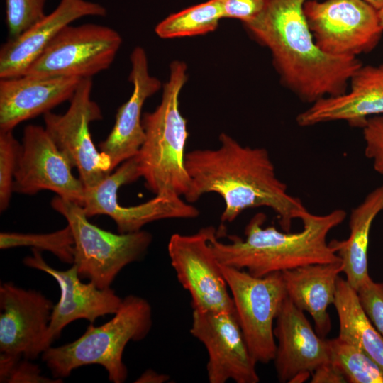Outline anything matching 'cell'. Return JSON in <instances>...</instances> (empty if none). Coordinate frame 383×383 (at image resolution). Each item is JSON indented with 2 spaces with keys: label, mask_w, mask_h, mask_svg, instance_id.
<instances>
[{
  "label": "cell",
  "mask_w": 383,
  "mask_h": 383,
  "mask_svg": "<svg viewBox=\"0 0 383 383\" xmlns=\"http://www.w3.org/2000/svg\"><path fill=\"white\" fill-rule=\"evenodd\" d=\"M170 377L165 374L158 373L149 369L145 370L135 382L139 383H163L169 381Z\"/></svg>",
  "instance_id": "e575fe53"
},
{
  "label": "cell",
  "mask_w": 383,
  "mask_h": 383,
  "mask_svg": "<svg viewBox=\"0 0 383 383\" xmlns=\"http://www.w3.org/2000/svg\"><path fill=\"white\" fill-rule=\"evenodd\" d=\"M311 377V383H348L343 374L331 360L319 365Z\"/></svg>",
  "instance_id": "836d02e7"
},
{
  "label": "cell",
  "mask_w": 383,
  "mask_h": 383,
  "mask_svg": "<svg viewBox=\"0 0 383 383\" xmlns=\"http://www.w3.org/2000/svg\"><path fill=\"white\" fill-rule=\"evenodd\" d=\"M190 333L208 354L210 383H257V363L252 356L235 312L193 310Z\"/></svg>",
  "instance_id": "5bb4252c"
},
{
  "label": "cell",
  "mask_w": 383,
  "mask_h": 383,
  "mask_svg": "<svg viewBox=\"0 0 383 383\" xmlns=\"http://www.w3.org/2000/svg\"><path fill=\"white\" fill-rule=\"evenodd\" d=\"M152 311L149 302L136 295H128L118 310L104 324L90 323L85 332L75 340L50 346L42 354V360L57 379L69 377L80 367L102 366L109 380L123 383L128 377V369L123 354L130 341H140L150 333Z\"/></svg>",
  "instance_id": "5b68a950"
},
{
  "label": "cell",
  "mask_w": 383,
  "mask_h": 383,
  "mask_svg": "<svg viewBox=\"0 0 383 383\" xmlns=\"http://www.w3.org/2000/svg\"><path fill=\"white\" fill-rule=\"evenodd\" d=\"M223 18L218 0H207L174 13L155 27L161 38L170 39L201 35L214 31Z\"/></svg>",
  "instance_id": "d4e9b609"
},
{
  "label": "cell",
  "mask_w": 383,
  "mask_h": 383,
  "mask_svg": "<svg viewBox=\"0 0 383 383\" xmlns=\"http://www.w3.org/2000/svg\"></svg>",
  "instance_id": "74e56055"
},
{
  "label": "cell",
  "mask_w": 383,
  "mask_h": 383,
  "mask_svg": "<svg viewBox=\"0 0 383 383\" xmlns=\"http://www.w3.org/2000/svg\"><path fill=\"white\" fill-rule=\"evenodd\" d=\"M350 90L318 99L296 118L299 126L343 121L362 128L372 116H383V65L361 66L352 77Z\"/></svg>",
  "instance_id": "ffe728a7"
},
{
  "label": "cell",
  "mask_w": 383,
  "mask_h": 383,
  "mask_svg": "<svg viewBox=\"0 0 383 383\" xmlns=\"http://www.w3.org/2000/svg\"><path fill=\"white\" fill-rule=\"evenodd\" d=\"M82 79L30 74L1 79L0 131H12L23 121L70 100Z\"/></svg>",
  "instance_id": "d6986e66"
},
{
  "label": "cell",
  "mask_w": 383,
  "mask_h": 383,
  "mask_svg": "<svg viewBox=\"0 0 383 383\" xmlns=\"http://www.w3.org/2000/svg\"><path fill=\"white\" fill-rule=\"evenodd\" d=\"M219 141L218 148L186 153L191 180L186 201L192 204L205 194H218L225 204L223 223L234 221L247 209L267 207L275 213L282 231H291L292 221L308 210L277 177L268 151L242 145L226 133L219 135Z\"/></svg>",
  "instance_id": "6da1fadb"
},
{
  "label": "cell",
  "mask_w": 383,
  "mask_h": 383,
  "mask_svg": "<svg viewBox=\"0 0 383 383\" xmlns=\"http://www.w3.org/2000/svg\"><path fill=\"white\" fill-rule=\"evenodd\" d=\"M122 44L114 29L85 23L65 27L24 74L91 78L107 70Z\"/></svg>",
  "instance_id": "ba28073f"
},
{
  "label": "cell",
  "mask_w": 383,
  "mask_h": 383,
  "mask_svg": "<svg viewBox=\"0 0 383 383\" xmlns=\"http://www.w3.org/2000/svg\"><path fill=\"white\" fill-rule=\"evenodd\" d=\"M29 359L0 353V382L9 383H60L62 379L43 376Z\"/></svg>",
  "instance_id": "f546056e"
},
{
  "label": "cell",
  "mask_w": 383,
  "mask_h": 383,
  "mask_svg": "<svg viewBox=\"0 0 383 383\" xmlns=\"http://www.w3.org/2000/svg\"><path fill=\"white\" fill-rule=\"evenodd\" d=\"M21 144L12 131H0V210L9 206L13 192L14 174L16 170Z\"/></svg>",
  "instance_id": "83f0119b"
},
{
  "label": "cell",
  "mask_w": 383,
  "mask_h": 383,
  "mask_svg": "<svg viewBox=\"0 0 383 383\" xmlns=\"http://www.w3.org/2000/svg\"><path fill=\"white\" fill-rule=\"evenodd\" d=\"M333 304L339 321L338 337L363 350L383 369V336L365 313L357 291L340 277Z\"/></svg>",
  "instance_id": "cb8c5ba5"
},
{
  "label": "cell",
  "mask_w": 383,
  "mask_h": 383,
  "mask_svg": "<svg viewBox=\"0 0 383 383\" xmlns=\"http://www.w3.org/2000/svg\"><path fill=\"white\" fill-rule=\"evenodd\" d=\"M72 165L45 127L24 128L13 181V192L28 195L42 190L82 206L84 186L72 172Z\"/></svg>",
  "instance_id": "4fadbf2b"
},
{
  "label": "cell",
  "mask_w": 383,
  "mask_h": 383,
  "mask_svg": "<svg viewBox=\"0 0 383 383\" xmlns=\"http://www.w3.org/2000/svg\"><path fill=\"white\" fill-rule=\"evenodd\" d=\"M221 269L252 356L262 364L273 361L276 350L273 324L287 296L282 272L255 277L245 270L222 264Z\"/></svg>",
  "instance_id": "52a82bcc"
},
{
  "label": "cell",
  "mask_w": 383,
  "mask_h": 383,
  "mask_svg": "<svg viewBox=\"0 0 383 383\" xmlns=\"http://www.w3.org/2000/svg\"><path fill=\"white\" fill-rule=\"evenodd\" d=\"M214 229L209 226L191 235L172 234L168 255L179 282L191 296L193 310L235 312L221 264L210 245Z\"/></svg>",
  "instance_id": "7c38bea8"
},
{
  "label": "cell",
  "mask_w": 383,
  "mask_h": 383,
  "mask_svg": "<svg viewBox=\"0 0 383 383\" xmlns=\"http://www.w3.org/2000/svg\"><path fill=\"white\" fill-rule=\"evenodd\" d=\"M54 304L40 292L0 285V353L29 360L42 353Z\"/></svg>",
  "instance_id": "2e32d148"
},
{
  "label": "cell",
  "mask_w": 383,
  "mask_h": 383,
  "mask_svg": "<svg viewBox=\"0 0 383 383\" xmlns=\"http://www.w3.org/2000/svg\"><path fill=\"white\" fill-rule=\"evenodd\" d=\"M131 70L128 80L133 91L118 109L114 126L107 138L99 144L100 151L111 162V172L119 165L135 157L145 138L142 109L145 101L157 92L162 84L148 70L145 50L135 47L130 56Z\"/></svg>",
  "instance_id": "ac0fdd59"
},
{
  "label": "cell",
  "mask_w": 383,
  "mask_h": 383,
  "mask_svg": "<svg viewBox=\"0 0 383 383\" xmlns=\"http://www.w3.org/2000/svg\"><path fill=\"white\" fill-rule=\"evenodd\" d=\"M347 213L337 209L322 215L306 212L301 221L302 230L280 231L273 226L264 227L265 213H256L245 228V238L228 235L230 240H218L216 229L210 245L218 262L245 270L255 277H264L299 267L341 261L327 242L328 233L341 224Z\"/></svg>",
  "instance_id": "3957f363"
},
{
  "label": "cell",
  "mask_w": 383,
  "mask_h": 383,
  "mask_svg": "<svg viewBox=\"0 0 383 383\" xmlns=\"http://www.w3.org/2000/svg\"><path fill=\"white\" fill-rule=\"evenodd\" d=\"M31 250L32 255L23 259L24 265L50 275L60 289V299L53 306L49 326L40 346L42 353L74 321L85 319L94 323L98 318L113 315L118 310L123 299L111 287L101 289L89 281L84 283L76 265H72L66 270H56L45 261L40 250Z\"/></svg>",
  "instance_id": "9a60e30c"
},
{
  "label": "cell",
  "mask_w": 383,
  "mask_h": 383,
  "mask_svg": "<svg viewBox=\"0 0 383 383\" xmlns=\"http://www.w3.org/2000/svg\"><path fill=\"white\" fill-rule=\"evenodd\" d=\"M51 205L71 228L74 249L72 265L77 267L79 277L101 289L111 287L125 267L143 257L152 243V234L145 231L116 234L99 228L89 221L81 205L59 196Z\"/></svg>",
  "instance_id": "8992f818"
},
{
  "label": "cell",
  "mask_w": 383,
  "mask_h": 383,
  "mask_svg": "<svg viewBox=\"0 0 383 383\" xmlns=\"http://www.w3.org/2000/svg\"><path fill=\"white\" fill-rule=\"evenodd\" d=\"M100 4L87 0H60L48 15L0 49V79L23 75L55 37L67 26L84 16H106Z\"/></svg>",
  "instance_id": "44dd1931"
},
{
  "label": "cell",
  "mask_w": 383,
  "mask_h": 383,
  "mask_svg": "<svg viewBox=\"0 0 383 383\" xmlns=\"http://www.w3.org/2000/svg\"><path fill=\"white\" fill-rule=\"evenodd\" d=\"M46 0H6V21L9 39L21 35L45 13Z\"/></svg>",
  "instance_id": "f1b7e54d"
},
{
  "label": "cell",
  "mask_w": 383,
  "mask_h": 383,
  "mask_svg": "<svg viewBox=\"0 0 383 383\" xmlns=\"http://www.w3.org/2000/svg\"><path fill=\"white\" fill-rule=\"evenodd\" d=\"M304 9L315 42L332 55L367 52L383 32L378 11L363 0H308Z\"/></svg>",
  "instance_id": "30bf717a"
},
{
  "label": "cell",
  "mask_w": 383,
  "mask_h": 383,
  "mask_svg": "<svg viewBox=\"0 0 383 383\" xmlns=\"http://www.w3.org/2000/svg\"><path fill=\"white\" fill-rule=\"evenodd\" d=\"M362 128L365 155L374 170L383 175V116L369 118Z\"/></svg>",
  "instance_id": "1f68e13d"
},
{
  "label": "cell",
  "mask_w": 383,
  "mask_h": 383,
  "mask_svg": "<svg viewBox=\"0 0 383 383\" xmlns=\"http://www.w3.org/2000/svg\"><path fill=\"white\" fill-rule=\"evenodd\" d=\"M342 262L311 264L282 272L287 294L293 304L312 317L317 334L331 329L328 308L333 304Z\"/></svg>",
  "instance_id": "7402d4cb"
},
{
  "label": "cell",
  "mask_w": 383,
  "mask_h": 383,
  "mask_svg": "<svg viewBox=\"0 0 383 383\" xmlns=\"http://www.w3.org/2000/svg\"><path fill=\"white\" fill-rule=\"evenodd\" d=\"M31 247L40 251L45 250L55 255L60 261L73 264L74 238L70 227L48 233H22L1 232L0 248L5 250L16 247Z\"/></svg>",
  "instance_id": "4316f807"
},
{
  "label": "cell",
  "mask_w": 383,
  "mask_h": 383,
  "mask_svg": "<svg viewBox=\"0 0 383 383\" xmlns=\"http://www.w3.org/2000/svg\"><path fill=\"white\" fill-rule=\"evenodd\" d=\"M327 343L330 360L348 383H383V369L363 350L338 337Z\"/></svg>",
  "instance_id": "484cf974"
},
{
  "label": "cell",
  "mask_w": 383,
  "mask_h": 383,
  "mask_svg": "<svg viewBox=\"0 0 383 383\" xmlns=\"http://www.w3.org/2000/svg\"><path fill=\"white\" fill-rule=\"evenodd\" d=\"M379 11L383 7V0H363Z\"/></svg>",
  "instance_id": "d590c367"
},
{
  "label": "cell",
  "mask_w": 383,
  "mask_h": 383,
  "mask_svg": "<svg viewBox=\"0 0 383 383\" xmlns=\"http://www.w3.org/2000/svg\"><path fill=\"white\" fill-rule=\"evenodd\" d=\"M382 211L383 184L372 190L351 210L348 238L329 243L341 260L345 279L356 291L370 277L368 273L370 233L372 223Z\"/></svg>",
  "instance_id": "603a6c76"
},
{
  "label": "cell",
  "mask_w": 383,
  "mask_h": 383,
  "mask_svg": "<svg viewBox=\"0 0 383 383\" xmlns=\"http://www.w3.org/2000/svg\"><path fill=\"white\" fill-rule=\"evenodd\" d=\"M223 18L238 19L246 24L262 10L265 0H218Z\"/></svg>",
  "instance_id": "d6a6232c"
},
{
  "label": "cell",
  "mask_w": 383,
  "mask_h": 383,
  "mask_svg": "<svg viewBox=\"0 0 383 383\" xmlns=\"http://www.w3.org/2000/svg\"><path fill=\"white\" fill-rule=\"evenodd\" d=\"M357 293L367 316L383 336V282H376L369 277Z\"/></svg>",
  "instance_id": "4dcf8cb0"
},
{
  "label": "cell",
  "mask_w": 383,
  "mask_h": 383,
  "mask_svg": "<svg viewBox=\"0 0 383 383\" xmlns=\"http://www.w3.org/2000/svg\"><path fill=\"white\" fill-rule=\"evenodd\" d=\"M91 78L82 79L64 114H43L45 128L73 167L84 187L101 182L111 172L109 157L95 147L89 131L91 122L102 118L98 104L91 99Z\"/></svg>",
  "instance_id": "8fae6325"
},
{
  "label": "cell",
  "mask_w": 383,
  "mask_h": 383,
  "mask_svg": "<svg viewBox=\"0 0 383 383\" xmlns=\"http://www.w3.org/2000/svg\"><path fill=\"white\" fill-rule=\"evenodd\" d=\"M274 365L282 383H302L330 360L327 339L319 336L304 315L287 296L275 319Z\"/></svg>",
  "instance_id": "e0dca14e"
},
{
  "label": "cell",
  "mask_w": 383,
  "mask_h": 383,
  "mask_svg": "<svg viewBox=\"0 0 383 383\" xmlns=\"http://www.w3.org/2000/svg\"><path fill=\"white\" fill-rule=\"evenodd\" d=\"M140 176L135 157L123 162L113 173L107 174L93 187H84L82 206L86 215H106L117 226L120 233L142 230L151 222L164 219H189L199 215L198 209L177 194H160L144 203L121 206L118 201V190Z\"/></svg>",
  "instance_id": "9c48e42d"
},
{
  "label": "cell",
  "mask_w": 383,
  "mask_h": 383,
  "mask_svg": "<svg viewBox=\"0 0 383 383\" xmlns=\"http://www.w3.org/2000/svg\"><path fill=\"white\" fill-rule=\"evenodd\" d=\"M380 25L383 29V7L378 11Z\"/></svg>",
  "instance_id": "8d00e7d4"
},
{
  "label": "cell",
  "mask_w": 383,
  "mask_h": 383,
  "mask_svg": "<svg viewBox=\"0 0 383 383\" xmlns=\"http://www.w3.org/2000/svg\"><path fill=\"white\" fill-rule=\"evenodd\" d=\"M308 0H265L259 14L244 26L269 49L282 83L310 104L342 94L362 65L357 57L325 52L315 42L304 13Z\"/></svg>",
  "instance_id": "7a4b0ae2"
},
{
  "label": "cell",
  "mask_w": 383,
  "mask_h": 383,
  "mask_svg": "<svg viewBox=\"0 0 383 383\" xmlns=\"http://www.w3.org/2000/svg\"><path fill=\"white\" fill-rule=\"evenodd\" d=\"M187 67L180 60L170 66L160 104L143 114L144 141L135 156L140 177L155 195H188L191 180L185 166L187 123L179 109V94L187 80Z\"/></svg>",
  "instance_id": "277c9868"
}]
</instances>
